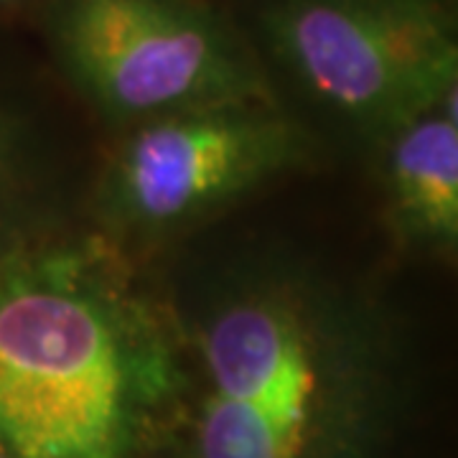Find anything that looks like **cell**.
<instances>
[{
	"instance_id": "cell-8",
	"label": "cell",
	"mask_w": 458,
	"mask_h": 458,
	"mask_svg": "<svg viewBox=\"0 0 458 458\" xmlns=\"http://www.w3.org/2000/svg\"><path fill=\"white\" fill-rule=\"evenodd\" d=\"M47 0H0V29L29 31L31 21Z\"/></svg>"
},
{
	"instance_id": "cell-3",
	"label": "cell",
	"mask_w": 458,
	"mask_h": 458,
	"mask_svg": "<svg viewBox=\"0 0 458 458\" xmlns=\"http://www.w3.org/2000/svg\"><path fill=\"white\" fill-rule=\"evenodd\" d=\"M270 98L331 153H360L458 92L456 0H237Z\"/></svg>"
},
{
	"instance_id": "cell-1",
	"label": "cell",
	"mask_w": 458,
	"mask_h": 458,
	"mask_svg": "<svg viewBox=\"0 0 458 458\" xmlns=\"http://www.w3.org/2000/svg\"><path fill=\"white\" fill-rule=\"evenodd\" d=\"M148 265L179 367L158 458H387L415 349L382 280L229 216Z\"/></svg>"
},
{
	"instance_id": "cell-5",
	"label": "cell",
	"mask_w": 458,
	"mask_h": 458,
	"mask_svg": "<svg viewBox=\"0 0 458 458\" xmlns=\"http://www.w3.org/2000/svg\"><path fill=\"white\" fill-rule=\"evenodd\" d=\"M29 31L99 140L186 110L273 99L222 0H47Z\"/></svg>"
},
{
	"instance_id": "cell-2",
	"label": "cell",
	"mask_w": 458,
	"mask_h": 458,
	"mask_svg": "<svg viewBox=\"0 0 458 458\" xmlns=\"http://www.w3.org/2000/svg\"><path fill=\"white\" fill-rule=\"evenodd\" d=\"M179 367L150 265L77 227L0 270V451L158 458Z\"/></svg>"
},
{
	"instance_id": "cell-4",
	"label": "cell",
	"mask_w": 458,
	"mask_h": 458,
	"mask_svg": "<svg viewBox=\"0 0 458 458\" xmlns=\"http://www.w3.org/2000/svg\"><path fill=\"white\" fill-rule=\"evenodd\" d=\"M324 158L321 143L276 99L158 117L102 140L84 225L150 262Z\"/></svg>"
},
{
	"instance_id": "cell-6",
	"label": "cell",
	"mask_w": 458,
	"mask_h": 458,
	"mask_svg": "<svg viewBox=\"0 0 458 458\" xmlns=\"http://www.w3.org/2000/svg\"><path fill=\"white\" fill-rule=\"evenodd\" d=\"M0 29V270L84 227L98 131L41 56Z\"/></svg>"
},
{
	"instance_id": "cell-7",
	"label": "cell",
	"mask_w": 458,
	"mask_h": 458,
	"mask_svg": "<svg viewBox=\"0 0 458 458\" xmlns=\"http://www.w3.org/2000/svg\"><path fill=\"white\" fill-rule=\"evenodd\" d=\"M393 247L423 262L458 255V92L412 113L364 156Z\"/></svg>"
},
{
	"instance_id": "cell-9",
	"label": "cell",
	"mask_w": 458,
	"mask_h": 458,
	"mask_svg": "<svg viewBox=\"0 0 458 458\" xmlns=\"http://www.w3.org/2000/svg\"><path fill=\"white\" fill-rule=\"evenodd\" d=\"M0 458H8V456H5V454H3V451H0Z\"/></svg>"
}]
</instances>
